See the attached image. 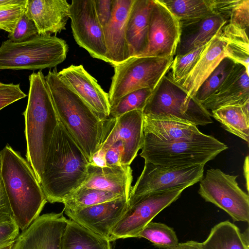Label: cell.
I'll use <instances>...</instances> for the list:
<instances>
[{"mask_svg": "<svg viewBox=\"0 0 249 249\" xmlns=\"http://www.w3.org/2000/svg\"><path fill=\"white\" fill-rule=\"evenodd\" d=\"M89 164L85 153L59 121L39 180L47 201L63 203L82 186Z\"/></svg>", "mask_w": 249, "mask_h": 249, "instance_id": "6da1fadb", "label": "cell"}, {"mask_svg": "<svg viewBox=\"0 0 249 249\" xmlns=\"http://www.w3.org/2000/svg\"><path fill=\"white\" fill-rule=\"evenodd\" d=\"M25 118L27 160L39 182L48 149L59 122L45 77L41 70L29 76Z\"/></svg>", "mask_w": 249, "mask_h": 249, "instance_id": "7a4b0ae2", "label": "cell"}, {"mask_svg": "<svg viewBox=\"0 0 249 249\" xmlns=\"http://www.w3.org/2000/svg\"><path fill=\"white\" fill-rule=\"evenodd\" d=\"M0 153V178L14 219L23 231L39 216L47 200L27 160L8 144Z\"/></svg>", "mask_w": 249, "mask_h": 249, "instance_id": "3957f363", "label": "cell"}, {"mask_svg": "<svg viewBox=\"0 0 249 249\" xmlns=\"http://www.w3.org/2000/svg\"><path fill=\"white\" fill-rule=\"evenodd\" d=\"M45 77L59 121L89 162L98 148L102 120L59 77L56 69Z\"/></svg>", "mask_w": 249, "mask_h": 249, "instance_id": "277c9868", "label": "cell"}, {"mask_svg": "<svg viewBox=\"0 0 249 249\" xmlns=\"http://www.w3.org/2000/svg\"><path fill=\"white\" fill-rule=\"evenodd\" d=\"M68 46L56 36L37 35L22 42L7 39L0 46V70H41L52 68L66 58Z\"/></svg>", "mask_w": 249, "mask_h": 249, "instance_id": "5b68a950", "label": "cell"}, {"mask_svg": "<svg viewBox=\"0 0 249 249\" xmlns=\"http://www.w3.org/2000/svg\"><path fill=\"white\" fill-rule=\"evenodd\" d=\"M228 146L212 136L192 141L165 142L143 134L140 156L144 162L163 166L203 165Z\"/></svg>", "mask_w": 249, "mask_h": 249, "instance_id": "8992f818", "label": "cell"}, {"mask_svg": "<svg viewBox=\"0 0 249 249\" xmlns=\"http://www.w3.org/2000/svg\"><path fill=\"white\" fill-rule=\"evenodd\" d=\"M143 115L172 117L196 126L213 123L211 113L195 97L190 98L168 72L161 79L147 100Z\"/></svg>", "mask_w": 249, "mask_h": 249, "instance_id": "52a82bcc", "label": "cell"}, {"mask_svg": "<svg viewBox=\"0 0 249 249\" xmlns=\"http://www.w3.org/2000/svg\"><path fill=\"white\" fill-rule=\"evenodd\" d=\"M174 57H130L114 67L108 92L110 107L126 94L142 89L153 91L170 70Z\"/></svg>", "mask_w": 249, "mask_h": 249, "instance_id": "ba28073f", "label": "cell"}, {"mask_svg": "<svg viewBox=\"0 0 249 249\" xmlns=\"http://www.w3.org/2000/svg\"><path fill=\"white\" fill-rule=\"evenodd\" d=\"M237 176L211 168L199 181L198 191L207 202L226 212L234 221L249 222V196L238 185Z\"/></svg>", "mask_w": 249, "mask_h": 249, "instance_id": "9c48e42d", "label": "cell"}, {"mask_svg": "<svg viewBox=\"0 0 249 249\" xmlns=\"http://www.w3.org/2000/svg\"><path fill=\"white\" fill-rule=\"evenodd\" d=\"M204 167L203 165L167 166L144 162L141 175L132 187L128 204L149 194L191 186L202 178Z\"/></svg>", "mask_w": 249, "mask_h": 249, "instance_id": "30bf717a", "label": "cell"}, {"mask_svg": "<svg viewBox=\"0 0 249 249\" xmlns=\"http://www.w3.org/2000/svg\"><path fill=\"white\" fill-rule=\"evenodd\" d=\"M184 189L153 193L129 203L121 219L112 229L108 240L137 238L139 233L162 210L177 200Z\"/></svg>", "mask_w": 249, "mask_h": 249, "instance_id": "8fae6325", "label": "cell"}, {"mask_svg": "<svg viewBox=\"0 0 249 249\" xmlns=\"http://www.w3.org/2000/svg\"><path fill=\"white\" fill-rule=\"evenodd\" d=\"M102 122V132L98 149L106 150L120 141L124 147L122 164L130 166L143 144L142 110H133L118 117L107 118Z\"/></svg>", "mask_w": 249, "mask_h": 249, "instance_id": "7c38bea8", "label": "cell"}, {"mask_svg": "<svg viewBox=\"0 0 249 249\" xmlns=\"http://www.w3.org/2000/svg\"><path fill=\"white\" fill-rule=\"evenodd\" d=\"M70 18L76 43L93 58L108 63L103 29L97 17L94 0H72Z\"/></svg>", "mask_w": 249, "mask_h": 249, "instance_id": "4fadbf2b", "label": "cell"}, {"mask_svg": "<svg viewBox=\"0 0 249 249\" xmlns=\"http://www.w3.org/2000/svg\"><path fill=\"white\" fill-rule=\"evenodd\" d=\"M178 19L160 0H153L147 45L138 57H174L180 35Z\"/></svg>", "mask_w": 249, "mask_h": 249, "instance_id": "5bb4252c", "label": "cell"}, {"mask_svg": "<svg viewBox=\"0 0 249 249\" xmlns=\"http://www.w3.org/2000/svg\"><path fill=\"white\" fill-rule=\"evenodd\" d=\"M60 213L37 217L18 235L13 249H61L62 237L68 219Z\"/></svg>", "mask_w": 249, "mask_h": 249, "instance_id": "9a60e30c", "label": "cell"}, {"mask_svg": "<svg viewBox=\"0 0 249 249\" xmlns=\"http://www.w3.org/2000/svg\"><path fill=\"white\" fill-rule=\"evenodd\" d=\"M129 206L122 197L72 210H64L70 219L92 232L108 240L110 233Z\"/></svg>", "mask_w": 249, "mask_h": 249, "instance_id": "2e32d148", "label": "cell"}, {"mask_svg": "<svg viewBox=\"0 0 249 249\" xmlns=\"http://www.w3.org/2000/svg\"><path fill=\"white\" fill-rule=\"evenodd\" d=\"M58 74L100 120L109 117L110 106L108 93L83 65H71L58 72Z\"/></svg>", "mask_w": 249, "mask_h": 249, "instance_id": "e0dca14e", "label": "cell"}, {"mask_svg": "<svg viewBox=\"0 0 249 249\" xmlns=\"http://www.w3.org/2000/svg\"><path fill=\"white\" fill-rule=\"evenodd\" d=\"M134 0H113L111 17L103 28L108 63L114 66L130 57L126 25Z\"/></svg>", "mask_w": 249, "mask_h": 249, "instance_id": "ac0fdd59", "label": "cell"}, {"mask_svg": "<svg viewBox=\"0 0 249 249\" xmlns=\"http://www.w3.org/2000/svg\"><path fill=\"white\" fill-rule=\"evenodd\" d=\"M70 4L66 0H27L25 14L35 24L39 35L66 30Z\"/></svg>", "mask_w": 249, "mask_h": 249, "instance_id": "d6986e66", "label": "cell"}, {"mask_svg": "<svg viewBox=\"0 0 249 249\" xmlns=\"http://www.w3.org/2000/svg\"><path fill=\"white\" fill-rule=\"evenodd\" d=\"M249 103V71L236 63L219 88L201 103L207 110L213 111L230 106H243Z\"/></svg>", "mask_w": 249, "mask_h": 249, "instance_id": "ffe728a7", "label": "cell"}, {"mask_svg": "<svg viewBox=\"0 0 249 249\" xmlns=\"http://www.w3.org/2000/svg\"><path fill=\"white\" fill-rule=\"evenodd\" d=\"M143 131L153 139L170 142L192 141L208 136L190 122L161 116L143 115Z\"/></svg>", "mask_w": 249, "mask_h": 249, "instance_id": "44dd1931", "label": "cell"}, {"mask_svg": "<svg viewBox=\"0 0 249 249\" xmlns=\"http://www.w3.org/2000/svg\"><path fill=\"white\" fill-rule=\"evenodd\" d=\"M220 30L206 44L193 69L179 85L190 98L195 97L205 80L226 57L225 41Z\"/></svg>", "mask_w": 249, "mask_h": 249, "instance_id": "7402d4cb", "label": "cell"}, {"mask_svg": "<svg viewBox=\"0 0 249 249\" xmlns=\"http://www.w3.org/2000/svg\"><path fill=\"white\" fill-rule=\"evenodd\" d=\"M87 178L81 187L119 194L128 200L132 188V170L129 165L99 167L89 164Z\"/></svg>", "mask_w": 249, "mask_h": 249, "instance_id": "603a6c76", "label": "cell"}, {"mask_svg": "<svg viewBox=\"0 0 249 249\" xmlns=\"http://www.w3.org/2000/svg\"><path fill=\"white\" fill-rule=\"evenodd\" d=\"M180 24V35L175 55H183L207 44L227 21L214 13L206 18Z\"/></svg>", "mask_w": 249, "mask_h": 249, "instance_id": "cb8c5ba5", "label": "cell"}, {"mask_svg": "<svg viewBox=\"0 0 249 249\" xmlns=\"http://www.w3.org/2000/svg\"><path fill=\"white\" fill-rule=\"evenodd\" d=\"M153 0H134L126 25V38L130 57H138L147 45Z\"/></svg>", "mask_w": 249, "mask_h": 249, "instance_id": "d4e9b609", "label": "cell"}, {"mask_svg": "<svg viewBox=\"0 0 249 249\" xmlns=\"http://www.w3.org/2000/svg\"><path fill=\"white\" fill-rule=\"evenodd\" d=\"M211 114L225 130L249 143V103L220 107L211 111Z\"/></svg>", "mask_w": 249, "mask_h": 249, "instance_id": "484cf974", "label": "cell"}, {"mask_svg": "<svg viewBox=\"0 0 249 249\" xmlns=\"http://www.w3.org/2000/svg\"><path fill=\"white\" fill-rule=\"evenodd\" d=\"M61 249H112L110 242L71 219L62 237Z\"/></svg>", "mask_w": 249, "mask_h": 249, "instance_id": "4316f807", "label": "cell"}, {"mask_svg": "<svg viewBox=\"0 0 249 249\" xmlns=\"http://www.w3.org/2000/svg\"><path fill=\"white\" fill-rule=\"evenodd\" d=\"M200 246L202 249H249L239 229L228 220L215 225Z\"/></svg>", "mask_w": 249, "mask_h": 249, "instance_id": "83f0119b", "label": "cell"}, {"mask_svg": "<svg viewBox=\"0 0 249 249\" xmlns=\"http://www.w3.org/2000/svg\"><path fill=\"white\" fill-rule=\"evenodd\" d=\"M220 31L225 41L226 57L242 64L249 71V31L227 23Z\"/></svg>", "mask_w": 249, "mask_h": 249, "instance_id": "f1b7e54d", "label": "cell"}, {"mask_svg": "<svg viewBox=\"0 0 249 249\" xmlns=\"http://www.w3.org/2000/svg\"><path fill=\"white\" fill-rule=\"evenodd\" d=\"M179 22L203 18L215 13L214 0H160Z\"/></svg>", "mask_w": 249, "mask_h": 249, "instance_id": "f546056e", "label": "cell"}, {"mask_svg": "<svg viewBox=\"0 0 249 249\" xmlns=\"http://www.w3.org/2000/svg\"><path fill=\"white\" fill-rule=\"evenodd\" d=\"M122 197H124L109 191L81 187L64 200L63 210L83 208Z\"/></svg>", "mask_w": 249, "mask_h": 249, "instance_id": "4dcf8cb0", "label": "cell"}, {"mask_svg": "<svg viewBox=\"0 0 249 249\" xmlns=\"http://www.w3.org/2000/svg\"><path fill=\"white\" fill-rule=\"evenodd\" d=\"M214 11L227 23L249 31V0H214Z\"/></svg>", "mask_w": 249, "mask_h": 249, "instance_id": "1f68e13d", "label": "cell"}, {"mask_svg": "<svg viewBox=\"0 0 249 249\" xmlns=\"http://www.w3.org/2000/svg\"><path fill=\"white\" fill-rule=\"evenodd\" d=\"M236 63L225 57L201 85L194 97L200 103L206 100L222 85Z\"/></svg>", "mask_w": 249, "mask_h": 249, "instance_id": "d6a6232c", "label": "cell"}, {"mask_svg": "<svg viewBox=\"0 0 249 249\" xmlns=\"http://www.w3.org/2000/svg\"><path fill=\"white\" fill-rule=\"evenodd\" d=\"M137 238L146 239L154 246L163 249L177 247L179 243L173 229L160 222H149Z\"/></svg>", "mask_w": 249, "mask_h": 249, "instance_id": "836d02e7", "label": "cell"}, {"mask_svg": "<svg viewBox=\"0 0 249 249\" xmlns=\"http://www.w3.org/2000/svg\"><path fill=\"white\" fill-rule=\"evenodd\" d=\"M152 91L149 89L144 88L126 94L110 107L108 118L118 117L135 110H142Z\"/></svg>", "mask_w": 249, "mask_h": 249, "instance_id": "e575fe53", "label": "cell"}, {"mask_svg": "<svg viewBox=\"0 0 249 249\" xmlns=\"http://www.w3.org/2000/svg\"><path fill=\"white\" fill-rule=\"evenodd\" d=\"M206 44L185 54L175 55L170 69L171 71H168L174 82L179 85L181 83L197 62Z\"/></svg>", "mask_w": 249, "mask_h": 249, "instance_id": "d590c367", "label": "cell"}, {"mask_svg": "<svg viewBox=\"0 0 249 249\" xmlns=\"http://www.w3.org/2000/svg\"><path fill=\"white\" fill-rule=\"evenodd\" d=\"M27 2V0L21 4L0 10V29L9 34L13 32L19 20L25 12Z\"/></svg>", "mask_w": 249, "mask_h": 249, "instance_id": "8d00e7d4", "label": "cell"}, {"mask_svg": "<svg viewBox=\"0 0 249 249\" xmlns=\"http://www.w3.org/2000/svg\"><path fill=\"white\" fill-rule=\"evenodd\" d=\"M37 35H39L35 24L25 12L13 32L8 34V39L14 42H22Z\"/></svg>", "mask_w": 249, "mask_h": 249, "instance_id": "74e56055", "label": "cell"}, {"mask_svg": "<svg viewBox=\"0 0 249 249\" xmlns=\"http://www.w3.org/2000/svg\"><path fill=\"white\" fill-rule=\"evenodd\" d=\"M26 96L19 84H5L0 81V110Z\"/></svg>", "mask_w": 249, "mask_h": 249, "instance_id": "f35d334b", "label": "cell"}, {"mask_svg": "<svg viewBox=\"0 0 249 249\" xmlns=\"http://www.w3.org/2000/svg\"><path fill=\"white\" fill-rule=\"evenodd\" d=\"M19 231L15 220L0 222V247L15 242Z\"/></svg>", "mask_w": 249, "mask_h": 249, "instance_id": "ab89813d", "label": "cell"}, {"mask_svg": "<svg viewBox=\"0 0 249 249\" xmlns=\"http://www.w3.org/2000/svg\"><path fill=\"white\" fill-rule=\"evenodd\" d=\"M94 2L97 17L103 28L111 17L113 0H94Z\"/></svg>", "mask_w": 249, "mask_h": 249, "instance_id": "60d3db41", "label": "cell"}, {"mask_svg": "<svg viewBox=\"0 0 249 249\" xmlns=\"http://www.w3.org/2000/svg\"><path fill=\"white\" fill-rule=\"evenodd\" d=\"M124 148L120 141L116 142L106 150V160L107 166L120 165Z\"/></svg>", "mask_w": 249, "mask_h": 249, "instance_id": "b9f144b4", "label": "cell"}, {"mask_svg": "<svg viewBox=\"0 0 249 249\" xmlns=\"http://www.w3.org/2000/svg\"><path fill=\"white\" fill-rule=\"evenodd\" d=\"M14 220L9 201L0 178V222Z\"/></svg>", "mask_w": 249, "mask_h": 249, "instance_id": "7bdbcfd3", "label": "cell"}, {"mask_svg": "<svg viewBox=\"0 0 249 249\" xmlns=\"http://www.w3.org/2000/svg\"><path fill=\"white\" fill-rule=\"evenodd\" d=\"M89 164L99 167L107 166L106 160V150L103 149H98L91 157Z\"/></svg>", "mask_w": 249, "mask_h": 249, "instance_id": "ee69618b", "label": "cell"}, {"mask_svg": "<svg viewBox=\"0 0 249 249\" xmlns=\"http://www.w3.org/2000/svg\"><path fill=\"white\" fill-rule=\"evenodd\" d=\"M26 0H0V10L21 4Z\"/></svg>", "mask_w": 249, "mask_h": 249, "instance_id": "f6af8a7d", "label": "cell"}, {"mask_svg": "<svg viewBox=\"0 0 249 249\" xmlns=\"http://www.w3.org/2000/svg\"><path fill=\"white\" fill-rule=\"evenodd\" d=\"M178 246L180 249H202L200 243L192 240L179 243Z\"/></svg>", "mask_w": 249, "mask_h": 249, "instance_id": "bcb514c9", "label": "cell"}, {"mask_svg": "<svg viewBox=\"0 0 249 249\" xmlns=\"http://www.w3.org/2000/svg\"><path fill=\"white\" fill-rule=\"evenodd\" d=\"M244 173L245 175V178L246 180L247 183V189L248 192L249 191V157L247 156L246 157L245 160L244 164Z\"/></svg>", "mask_w": 249, "mask_h": 249, "instance_id": "7dc6e473", "label": "cell"}, {"mask_svg": "<svg viewBox=\"0 0 249 249\" xmlns=\"http://www.w3.org/2000/svg\"><path fill=\"white\" fill-rule=\"evenodd\" d=\"M14 242L0 247V249H13Z\"/></svg>", "mask_w": 249, "mask_h": 249, "instance_id": "c3c4849f", "label": "cell"}, {"mask_svg": "<svg viewBox=\"0 0 249 249\" xmlns=\"http://www.w3.org/2000/svg\"><path fill=\"white\" fill-rule=\"evenodd\" d=\"M165 249H180L179 246L177 247H171V248H168Z\"/></svg>", "mask_w": 249, "mask_h": 249, "instance_id": "681fc988", "label": "cell"}, {"mask_svg": "<svg viewBox=\"0 0 249 249\" xmlns=\"http://www.w3.org/2000/svg\"><path fill=\"white\" fill-rule=\"evenodd\" d=\"M0 163H1V154L0 153Z\"/></svg>", "mask_w": 249, "mask_h": 249, "instance_id": "f907efd6", "label": "cell"}]
</instances>
